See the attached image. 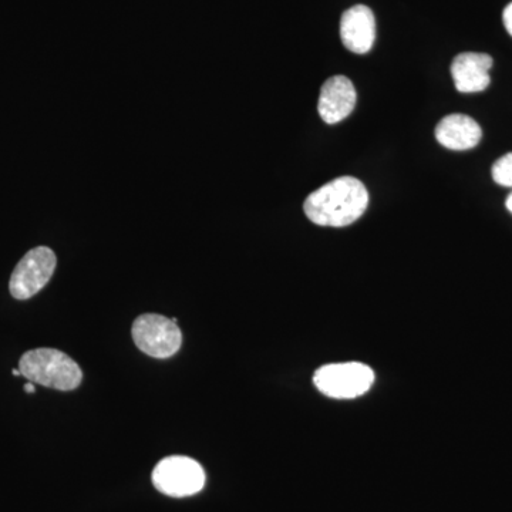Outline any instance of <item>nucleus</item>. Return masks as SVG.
<instances>
[{
    "label": "nucleus",
    "instance_id": "nucleus-1",
    "mask_svg": "<svg viewBox=\"0 0 512 512\" xmlns=\"http://www.w3.org/2000/svg\"><path fill=\"white\" fill-rule=\"evenodd\" d=\"M369 192L362 181L340 177L312 192L303 204L306 217L319 227L342 228L365 214Z\"/></svg>",
    "mask_w": 512,
    "mask_h": 512
},
{
    "label": "nucleus",
    "instance_id": "nucleus-2",
    "mask_svg": "<svg viewBox=\"0 0 512 512\" xmlns=\"http://www.w3.org/2000/svg\"><path fill=\"white\" fill-rule=\"evenodd\" d=\"M19 369L29 382L60 392L77 389L83 380L80 366L72 357L56 349L29 350L20 359Z\"/></svg>",
    "mask_w": 512,
    "mask_h": 512
},
{
    "label": "nucleus",
    "instance_id": "nucleus-3",
    "mask_svg": "<svg viewBox=\"0 0 512 512\" xmlns=\"http://www.w3.org/2000/svg\"><path fill=\"white\" fill-rule=\"evenodd\" d=\"M373 382L375 372L359 362L326 365L313 376L316 389L332 399H356L369 392Z\"/></svg>",
    "mask_w": 512,
    "mask_h": 512
},
{
    "label": "nucleus",
    "instance_id": "nucleus-4",
    "mask_svg": "<svg viewBox=\"0 0 512 512\" xmlns=\"http://www.w3.org/2000/svg\"><path fill=\"white\" fill-rule=\"evenodd\" d=\"M131 332L137 348L156 359L174 356L183 343V333L178 328L177 319H168L156 313L138 316Z\"/></svg>",
    "mask_w": 512,
    "mask_h": 512
},
{
    "label": "nucleus",
    "instance_id": "nucleus-5",
    "mask_svg": "<svg viewBox=\"0 0 512 512\" xmlns=\"http://www.w3.org/2000/svg\"><path fill=\"white\" fill-rule=\"evenodd\" d=\"M153 484L168 497L184 498L200 493L205 471L200 463L185 456L164 458L153 471Z\"/></svg>",
    "mask_w": 512,
    "mask_h": 512
},
{
    "label": "nucleus",
    "instance_id": "nucleus-6",
    "mask_svg": "<svg viewBox=\"0 0 512 512\" xmlns=\"http://www.w3.org/2000/svg\"><path fill=\"white\" fill-rule=\"evenodd\" d=\"M56 265V255L52 249H30L10 276L9 291L13 298L26 301L42 291L55 274Z\"/></svg>",
    "mask_w": 512,
    "mask_h": 512
},
{
    "label": "nucleus",
    "instance_id": "nucleus-7",
    "mask_svg": "<svg viewBox=\"0 0 512 512\" xmlns=\"http://www.w3.org/2000/svg\"><path fill=\"white\" fill-rule=\"evenodd\" d=\"M340 39L350 52L366 55L376 40V19L372 9L356 5L346 10L340 19Z\"/></svg>",
    "mask_w": 512,
    "mask_h": 512
},
{
    "label": "nucleus",
    "instance_id": "nucleus-8",
    "mask_svg": "<svg viewBox=\"0 0 512 512\" xmlns=\"http://www.w3.org/2000/svg\"><path fill=\"white\" fill-rule=\"evenodd\" d=\"M356 89L348 77L333 76L320 90L318 110L325 123H340L350 116L356 106Z\"/></svg>",
    "mask_w": 512,
    "mask_h": 512
},
{
    "label": "nucleus",
    "instance_id": "nucleus-9",
    "mask_svg": "<svg viewBox=\"0 0 512 512\" xmlns=\"http://www.w3.org/2000/svg\"><path fill=\"white\" fill-rule=\"evenodd\" d=\"M491 67L493 57L485 53L467 52L454 57L451 63V76L458 92H484L491 83Z\"/></svg>",
    "mask_w": 512,
    "mask_h": 512
},
{
    "label": "nucleus",
    "instance_id": "nucleus-10",
    "mask_svg": "<svg viewBox=\"0 0 512 512\" xmlns=\"http://www.w3.org/2000/svg\"><path fill=\"white\" fill-rule=\"evenodd\" d=\"M483 137L480 124L466 114H450L437 124L436 138L441 146L466 151L478 146Z\"/></svg>",
    "mask_w": 512,
    "mask_h": 512
},
{
    "label": "nucleus",
    "instance_id": "nucleus-11",
    "mask_svg": "<svg viewBox=\"0 0 512 512\" xmlns=\"http://www.w3.org/2000/svg\"><path fill=\"white\" fill-rule=\"evenodd\" d=\"M493 178L495 183L503 187H512V153L505 154L493 165Z\"/></svg>",
    "mask_w": 512,
    "mask_h": 512
},
{
    "label": "nucleus",
    "instance_id": "nucleus-12",
    "mask_svg": "<svg viewBox=\"0 0 512 512\" xmlns=\"http://www.w3.org/2000/svg\"><path fill=\"white\" fill-rule=\"evenodd\" d=\"M504 26L507 32L512 36V3L505 8L503 13Z\"/></svg>",
    "mask_w": 512,
    "mask_h": 512
},
{
    "label": "nucleus",
    "instance_id": "nucleus-13",
    "mask_svg": "<svg viewBox=\"0 0 512 512\" xmlns=\"http://www.w3.org/2000/svg\"><path fill=\"white\" fill-rule=\"evenodd\" d=\"M25 392L30 393V394L36 393L35 383H32V382L26 383L25 384Z\"/></svg>",
    "mask_w": 512,
    "mask_h": 512
},
{
    "label": "nucleus",
    "instance_id": "nucleus-14",
    "mask_svg": "<svg viewBox=\"0 0 512 512\" xmlns=\"http://www.w3.org/2000/svg\"><path fill=\"white\" fill-rule=\"evenodd\" d=\"M505 205H507L508 211L512 214V194L510 197L507 198V202H505Z\"/></svg>",
    "mask_w": 512,
    "mask_h": 512
},
{
    "label": "nucleus",
    "instance_id": "nucleus-15",
    "mask_svg": "<svg viewBox=\"0 0 512 512\" xmlns=\"http://www.w3.org/2000/svg\"><path fill=\"white\" fill-rule=\"evenodd\" d=\"M12 373L13 376H22V373H20V369H13Z\"/></svg>",
    "mask_w": 512,
    "mask_h": 512
}]
</instances>
